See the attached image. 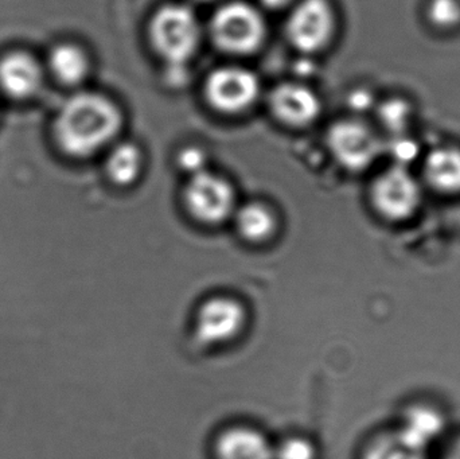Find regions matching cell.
<instances>
[{
	"label": "cell",
	"mask_w": 460,
	"mask_h": 459,
	"mask_svg": "<svg viewBox=\"0 0 460 459\" xmlns=\"http://www.w3.org/2000/svg\"><path fill=\"white\" fill-rule=\"evenodd\" d=\"M273 459H318V450L310 439L289 437L273 445Z\"/></svg>",
	"instance_id": "cell-20"
},
{
	"label": "cell",
	"mask_w": 460,
	"mask_h": 459,
	"mask_svg": "<svg viewBox=\"0 0 460 459\" xmlns=\"http://www.w3.org/2000/svg\"><path fill=\"white\" fill-rule=\"evenodd\" d=\"M235 229L249 243H264L275 234L278 218L275 213L260 202H249L235 209L233 215Z\"/></svg>",
	"instance_id": "cell-16"
},
{
	"label": "cell",
	"mask_w": 460,
	"mask_h": 459,
	"mask_svg": "<svg viewBox=\"0 0 460 459\" xmlns=\"http://www.w3.org/2000/svg\"><path fill=\"white\" fill-rule=\"evenodd\" d=\"M427 15L438 29H456L460 24V0H431Z\"/></svg>",
	"instance_id": "cell-19"
},
{
	"label": "cell",
	"mask_w": 460,
	"mask_h": 459,
	"mask_svg": "<svg viewBox=\"0 0 460 459\" xmlns=\"http://www.w3.org/2000/svg\"><path fill=\"white\" fill-rule=\"evenodd\" d=\"M121 123L123 116L112 100L94 92H80L59 108L53 137L67 156L88 158L119 134Z\"/></svg>",
	"instance_id": "cell-1"
},
{
	"label": "cell",
	"mask_w": 460,
	"mask_h": 459,
	"mask_svg": "<svg viewBox=\"0 0 460 459\" xmlns=\"http://www.w3.org/2000/svg\"><path fill=\"white\" fill-rule=\"evenodd\" d=\"M216 459H273V444L248 426L226 428L216 439Z\"/></svg>",
	"instance_id": "cell-12"
},
{
	"label": "cell",
	"mask_w": 460,
	"mask_h": 459,
	"mask_svg": "<svg viewBox=\"0 0 460 459\" xmlns=\"http://www.w3.org/2000/svg\"><path fill=\"white\" fill-rule=\"evenodd\" d=\"M380 116L386 128L402 131L410 118V108L402 102H388L381 107Z\"/></svg>",
	"instance_id": "cell-21"
},
{
	"label": "cell",
	"mask_w": 460,
	"mask_h": 459,
	"mask_svg": "<svg viewBox=\"0 0 460 459\" xmlns=\"http://www.w3.org/2000/svg\"><path fill=\"white\" fill-rule=\"evenodd\" d=\"M370 199L381 217L400 223L416 215L423 199V190L408 167L394 164L376 178Z\"/></svg>",
	"instance_id": "cell-4"
},
{
	"label": "cell",
	"mask_w": 460,
	"mask_h": 459,
	"mask_svg": "<svg viewBox=\"0 0 460 459\" xmlns=\"http://www.w3.org/2000/svg\"><path fill=\"white\" fill-rule=\"evenodd\" d=\"M259 92V78L245 67H218L205 81L208 102L224 113H238L248 110L256 102Z\"/></svg>",
	"instance_id": "cell-8"
},
{
	"label": "cell",
	"mask_w": 460,
	"mask_h": 459,
	"mask_svg": "<svg viewBox=\"0 0 460 459\" xmlns=\"http://www.w3.org/2000/svg\"><path fill=\"white\" fill-rule=\"evenodd\" d=\"M210 35L215 45L226 53L246 56L261 46L265 22L261 13L248 3L230 2L212 16Z\"/></svg>",
	"instance_id": "cell-3"
},
{
	"label": "cell",
	"mask_w": 460,
	"mask_h": 459,
	"mask_svg": "<svg viewBox=\"0 0 460 459\" xmlns=\"http://www.w3.org/2000/svg\"><path fill=\"white\" fill-rule=\"evenodd\" d=\"M424 180L438 193L460 194V150L456 147L435 148L423 164Z\"/></svg>",
	"instance_id": "cell-13"
},
{
	"label": "cell",
	"mask_w": 460,
	"mask_h": 459,
	"mask_svg": "<svg viewBox=\"0 0 460 459\" xmlns=\"http://www.w3.org/2000/svg\"><path fill=\"white\" fill-rule=\"evenodd\" d=\"M361 459H427V452L416 449L394 430L372 439Z\"/></svg>",
	"instance_id": "cell-18"
},
{
	"label": "cell",
	"mask_w": 460,
	"mask_h": 459,
	"mask_svg": "<svg viewBox=\"0 0 460 459\" xmlns=\"http://www.w3.org/2000/svg\"><path fill=\"white\" fill-rule=\"evenodd\" d=\"M327 146L335 161L348 172L369 169L385 151L380 137L358 120H340L327 131Z\"/></svg>",
	"instance_id": "cell-5"
},
{
	"label": "cell",
	"mask_w": 460,
	"mask_h": 459,
	"mask_svg": "<svg viewBox=\"0 0 460 459\" xmlns=\"http://www.w3.org/2000/svg\"><path fill=\"white\" fill-rule=\"evenodd\" d=\"M199 2H208V0H199Z\"/></svg>",
	"instance_id": "cell-25"
},
{
	"label": "cell",
	"mask_w": 460,
	"mask_h": 459,
	"mask_svg": "<svg viewBox=\"0 0 460 459\" xmlns=\"http://www.w3.org/2000/svg\"><path fill=\"white\" fill-rule=\"evenodd\" d=\"M142 153L132 143H121L116 146L105 162L108 178L116 185H132L142 172Z\"/></svg>",
	"instance_id": "cell-17"
},
{
	"label": "cell",
	"mask_w": 460,
	"mask_h": 459,
	"mask_svg": "<svg viewBox=\"0 0 460 459\" xmlns=\"http://www.w3.org/2000/svg\"><path fill=\"white\" fill-rule=\"evenodd\" d=\"M148 35L154 50L167 66H186L199 49L201 30L190 8L166 4L151 18Z\"/></svg>",
	"instance_id": "cell-2"
},
{
	"label": "cell",
	"mask_w": 460,
	"mask_h": 459,
	"mask_svg": "<svg viewBox=\"0 0 460 459\" xmlns=\"http://www.w3.org/2000/svg\"><path fill=\"white\" fill-rule=\"evenodd\" d=\"M178 164L183 172H189V174L196 175L199 172H205V164H207V154L201 150V148L186 147L181 151L178 155Z\"/></svg>",
	"instance_id": "cell-22"
},
{
	"label": "cell",
	"mask_w": 460,
	"mask_h": 459,
	"mask_svg": "<svg viewBox=\"0 0 460 459\" xmlns=\"http://www.w3.org/2000/svg\"><path fill=\"white\" fill-rule=\"evenodd\" d=\"M185 205L199 223L218 225L234 215V190L226 178L205 170L191 175L185 189Z\"/></svg>",
	"instance_id": "cell-6"
},
{
	"label": "cell",
	"mask_w": 460,
	"mask_h": 459,
	"mask_svg": "<svg viewBox=\"0 0 460 459\" xmlns=\"http://www.w3.org/2000/svg\"><path fill=\"white\" fill-rule=\"evenodd\" d=\"M445 430V418L429 406H415L405 414L397 433L416 449L427 452Z\"/></svg>",
	"instance_id": "cell-15"
},
{
	"label": "cell",
	"mask_w": 460,
	"mask_h": 459,
	"mask_svg": "<svg viewBox=\"0 0 460 459\" xmlns=\"http://www.w3.org/2000/svg\"><path fill=\"white\" fill-rule=\"evenodd\" d=\"M246 323V310L237 299L213 296L199 306L196 334L208 345H223L234 340Z\"/></svg>",
	"instance_id": "cell-9"
},
{
	"label": "cell",
	"mask_w": 460,
	"mask_h": 459,
	"mask_svg": "<svg viewBox=\"0 0 460 459\" xmlns=\"http://www.w3.org/2000/svg\"><path fill=\"white\" fill-rule=\"evenodd\" d=\"M287 37L302 53H316L334 35L335 15L329 0H302L289 13Z\"/></svg>",
	"instance_id": "cell-7"
},
{
	"label": "cell",
	"mask_w": 460,
	"mask_h": 459,
	"mask_svg": "<svg viewBox=\"0 0 460 459\" xmlns=\"http://www.w3.org/2000/svg\"><path fill=\"white\" fill-rule=\"evenodd\" d=\"M46 70L62 85L77 86L88 77L91 61L81 46L58 43L49 53Z\"/></svg>",
	"instance_id": "cell-14"
},
{
	"label": "cell",
	"mask_w": 460,
	"mask_h": 459,
	"mask_svg": "<svg viewBox=\"0 0 460 459\" xmlns=\"http://www.w3.org/2000/svg\"><path fill=\"white\" fill-rule=\"evenodd\" d=\"M445 459H460V438L451 446L450 452L447 453Z\"/></svg>",
	"instance_id": "cell-24"
},
{
	"label": "cell",
	"mask_w": 460,
	"mask_h": 459,
	"mask_svg": "<svg viewBox=\"0 0 460 459\" xmlns=\"http://www.w3.org/2000/svg\"><path fill=\"white\" fill-rule=\"evenodd\" d=\"M45 72V65L29 51H8L0 58V91L10 99H32L42 89Z\"/></svg>",
	"instance_id": "cell-10"
},
{
	"label": "cell",
	"mask_w": 460,
	"mask_h": 459,
	"mask_svg": "<svg viewBox=\"0 0 460 459\" xmlns=\"http://www.w3.org/2000/svg\"><path fill=\"white\" fill-rule=\"evenodd\" d=\"M270 107L276 119L295 128L310 126L321 113V100L307 86L279 84L270 94Z\"/></svg>",
	"instance_id": "cell-11"
},
{
	"label": "cell",
	"mask_w": 460,
	"mask_h": 459,
	"mask_svg": "<svg viewBox=\"0 0 460 459\" xmlns=\"http://www.w3.org/2000/svg\"><path fill=\"white\" fill-rule=\"evenodd\" d=\"M262 4L267 5V7L273 8V10H278V8L284 7V5L288 4L291 0H261Z\"/></svg>",
	"instance_id": "cell-23"
}]
</instances>
